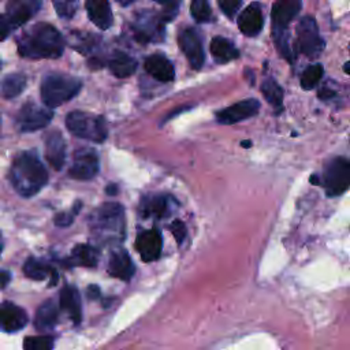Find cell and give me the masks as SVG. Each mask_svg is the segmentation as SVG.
<instances>
[{"instance_id": "6da1fadb", "label": "cell", "mask_w": 350, "mask_h": 350, "mask_svg": "<svg viewBox=\"0 0 350 350\" xmlns=\"http://www.w3.org/2000/svg\"><path fill=\"white\" fill-rule=\"evenodd\" d=\"M64 38L52 25L40 22L18 40L21 56L29 59H56L63 53Z\"/></svg>"}, {"instance_id": "7a4b0ae2", "label": "cell", "mask_w": 350, "mask_h": 350, "mask_svg": "<svg viewBox=\"0 0 350 350\" xmlns=\"http://www.w3.org/2000/svg\"><path fill=\"white\" fill-rule=\"evenodd\" d=\"M10 179L18 194L31 197L46 185L48 172L34 152H23L14 160Z\"/></svg>"}, {"instance_id": "3957f363", "label": "cell", "mask_w": 350, "mask_h": 350, "mask_svg": "<svg viewBox=\"0 0 350 350\" xmlns=\"http://www.w3.org/2000/svg\"><path fill=\"white\" fill-rule=\"evenodd\" d=\"M93 238L103 245L119 243L124 238V213L116 202L103 204L92 216Z\"/></svg>"}, {"instance_id": "277c9868", "label": "cell", "mask_w": 350, "mask_h": 350, "mask_svg": "<svg viewBox=\"0 0 350 350\" xmlns=\"http://www.w3.org/2000/svg\"><path fill=\"white\" fill-rule=\"evenodd\" d=\"M81 90V81L66 74H48L41 82V98L48 108L59 107Z\"/></svg>"}, {"instance_id": "5b68a950", "label": "cell", "mask_w": 350, "mask_h": 350, "mask_svg": "<svg viewBox=\"0 0 350 350\" xmlns=\"http://www.w3.org/2000/svg\"><path fill=\"white\" fill-rule=\"evenodd\" d=\"M66 126L72 135L93 142H103L108 134L107 123L103 116L83 111L70 112L66 116Z\"/></svg>"}, {"instance_id": "8992f818", "label": "cell", "mask_w": 350, "mask_h": 350, "mask_svg": "<svg viewBox=\"0 0 350 350\" xmlns=\"http://www.w3.org/2000/svg\"><path fill=\"white\" fill-rule=\"evenodd\" d=\"M323 183L327 196L336 197L345 193L350 185V163L346 157H334L325 167L323 174Z\"/></svg>"}, {"instance_id": "52a82bcc", "label": "cell", "mask_w": 350, "mask_h": 350, "mask_svg": "<svg viewBox=\"0 0 350 350\" xmlns=\"http://www.w3.org/2000/svg\"><path fill=\"white\" fill-rule=\"evenodd\" d=\"M297 49L308 57H316L324 48V41L319 34L316 21L312 16H304L297 29Z\"/></svg>"}, {"instance_id": "ba28073f", "label": "cell", "mask_w": 350, "mask_h": 350, "mask_svg": "<svg viewBox=\"0 0 350 350\" xmlns=\"http://www.w3.org/2000/svg\"><path fill=\"white\" fill-rule=\"evenodd\" d=\"M164 19L149 11L139 12L133 23L134 37L139 42H156L164 38Z\"/></svg>"}, {"instance_id": "9c48e42d", "label": "cell", "mask_w": 350, "mask_h": 350, "mask_svg": "<svg viewBox=\"0 0 350 350\" xmlns=\"http://www.w3.org/2000/svg\"><path fill=\"white\" fill-rule=\"evenodd\" d=\"M52 116L53 112L51 108L41 107L34 103H27L21 108L16 116V123L21 131L30 133L48 126L52 120Z\"/></svg>"}, {"instance_id": "30bf717a", "label": "cell", "mask_w": 350, "mask_h": 350, "mask_svg": "<svg viewBox=\"0 0 350 350\" xmlns=\"http://www.w3.org/2000/svg\"><path fill=\"white\" fill-rule=\"evenodd\" d=\"M98 170L100 161L96 152L83 148L74 153V160L68 170V174L71 178L78 180H90L98 174Z\"/></svg>"}, {"instance_id": "8fae6325", "label": "cell", "mask_w": 350, "mask_h": 350, "mask_svg": "<svg viewBox=\"0 0 350 350\" xmlns=\"http://www.w3.org/2000/svg\"><path fill=\"white\" fill-rule=\"evenodd\" d=\"M179 46L194 70H200L205 60L202 42L193 29H183L178 36Z\"/></svg>"}, {"instance_id": "7c38bea8", "label": "cell", "mask_w": 350, "mask_h": 350, "mask_svg": "<svg viewBox=\"0 0 350 350\" xmlns=\"http://www.w3.org/2000/svg\"><path fill=\"white\" fill-rule=\"evenodd\" d=\"M260 109V103L256 98H246L235 103L216 113V120L221 124H234L241 120L254 116Z\"/></svg>"}, {"instance_id": "4fadbf2b", "label": "cell", "mask_w": 350, "mask_h": 350, "mask_svg": "<svg viewBox=\"0 0 350 350\" xmlns=\"http://www.w3.org/2000/svg\"><path fill=\"white\" fill-rule=\"evenodd\" d=\"M302 5L301 0H276L272 5V33L287 31L290 22L299 12Z\"/></svg>"}, {"instance_id": "5bb4252c", "label": "cell", "mask_w": 350, "mask_h": 350, "mask_svg": "<svg viewBox=\"0 0 350 350\" xmlns=\"http://www.w3.org/2000/svg\"><path fill=\"white\" fill-rule=\"evenodd\" d=\"M42 0H11L4 14L14 29L26 23L41 8Z\"/></svg>"}, {"instance_id": "9a60e30c", "label": "cell", "mask_w": 350, "mask_h": 350, "mask_svg": "<svg viewBox=\"0 0 350 350\" xmlns=\"http://www.w3.org/2000/svg\"><path fill=\"white\" fill-rule=\"evenodd\" d=\"M163 239L160 232L156 228L146 230L138 234L135 239V249L141 258L146 262L157 260L161 253Z\"/></svg>"}, {"instance_id": "2e32d148", "label": "cell", "mask_w": 350, "mask_h": 350, "mask_svg": "<svg viewBox=\"0 0 350 350\" xmlns=\"http://www.w3.org/2000/svg\"><path fill=\"white\" fill-rule=\"evenodd\" d=\"M27 324L26 312L11 302L0 304V328L5 332L21 331Z\"/></svg>"}, {"instance_id": "e0dca14e", "label": "cell", "mask_w": 350, "mask_h": 350, "mask_svg": "<svg viewBox=\"0 0 350 350\" xmlns=\"http://www.w3.org/2000/svg\"><path fill=\"white\" fill-rule=\"evenodd\" d=\"M262 26H264V16L257 3L246 7L238 18V27L247 37L257 36L261 31Z\"/></svg>"}, {"instance_id": "ac0fdd59", "label": "cell", "mask_w": 350, "mask_h": 350, "mask_svg": "<svg viewBox=\"0 0 350 350\" xmlns=\"http://www.w3.org/2000/svg\"><path fill=\"white\" fill-rule=\"evenodd\" d=\"M45 157L55 170H62L66 161V142L59 131H51L45 138Z\"/></svg>"}, {"instance_id": "d6986e66", "label": "cell", "mask_w": 350, "mask_h": 350, "mask_svg": "<svg viewBox=\"0 0 350 350\" xmlns=\"http://www.w3.org/2000/svg\"><path fill=\"white\" fill-rule=\"evenodd\" d=\"M144 67L150 77H153L160 82H171L175 77V70L172 63L164 55H160V53L148 56L145 59Z\"/></svg>"}, {"instance_id": "ffe728a7", "label": "cell", "mask_w": 350, "mask_h": 350, "mask_svg": "<svg viewBox=\"0 0 350 350\" xmlns=\"http://www.w3.org/2000/svg\"><path fill=\"white\" fill-rule=\"evenodd\" d=\"M108 273L116 279L129 280L134 275V264L124 249H118L111 254Z\"/></svg>"}, {"instance_id": "44dd1931", "label": "cell", "mask_w": 350, "mask_h": 350, "mask_svg": "<svg viewBox=\"0 0 350 350\" xmlns=\"http://www.w3.org/2000/svg\"><path fill=\"white\" fill-rule=\"evenodd\" d=\"M86 11L89 19L101 30L112 26L113 16L108 0H86Z\"/></svg>"}, {"instance_id": "7402d4cb", "label": "cell", "mask_w": 350, "mask_h": 350, "mask_svg": "<svg viewBox=\"0 0 350 350\" xmlns=\"http://www.w3.org/2000/svg\"><path fill=\"white\" fill-rule=\"evenodd\" d=\"M59 305L60 309L67 312L70 319L78 324L82 319V305H81V297L78 290L74 286H64L60 291V298H59Z\"/></svg>"}, {"instance_id": "603a6c76", "label": "cell", "mask_w": 350, "mask_h": 350, "mask_svg": "<svg viewBox=\"0 0 350 350\" xmlns=\"http://www.w3.org/2000/svg\"><path fill=\"white\" fill-rule=\"evenodd\" d=\"M59 316V309L56 304L51 299L41 304L36 312L34 325L40 331H49L55 327Z\"/></svg>"}, {"instance_id": "cb8c5ba5", "label": "cell", "mask_w": 350, "mask_h": 350, "mask_svg": "<svg viewBox=\"0 0 350 350\" xmlns=\"http://www.w3.org/2000/svg\"><path fill=\"white\" fill-rule=\"evenodd\" d=\"M211 53L217 63H228L239 56L235 45L223 37H215L211 41Z\"/></svg>"}, {"instance_id": "d4e9b609", "label": "cell", "mask_w": 350, "mask_h": 350, "mask_svg": "<svg viewBox=\"0 0 350 350\" xmlns=\"http://www.w3.org/2000/svg\"><path fill=\"white\" fill-rule=\"evenodd\" d=\"M108 67L115 77L127 78L135 71L137 62L123 52H115L108 62Z\"/></svg>"}, {"instance_id": "484cf974", "label": "cell", "mask_w": 350, "mask_h": 350, "mask_svg": "<svg viewBox=\"0 0 350 350\" xmlns=\"http://www.w3.org/2000/svg\"><path fill=\"white\" fill-rule=\"evenodd\" d=\"M71 262L82 267H96L98 261V250L90 245H77L71 252Z\"/></svg>"}, {"instance_id": "4316f807", "label": "cell", "mask_w": 350, "mask_h": 350, "mask_svg": "<svg viewBox=\"0 0 350 350\" xmlns=\"http://www.w3.org/2000/svg\"><path fill=\"white\" fill-rule=\"evenodd\" d=\"M26 86V77L21 72H14L7 75L1 82V94L5 98L16 97L23 92Z\"/></svg>"}, {"instance_id": "83f0119b", "label": "cell", "mask_w": 350, "mask_h": 350, "mask_svg": "<svg viewBox=\"0 0 350 350\" xmlns=\"http://www.w3.org/2000/svg\"><path fill=\"white\" fill-rule=\"evenodd\" d=\"M261 93L264 94L265 100L272 107L279 108V109L282 108V105H283V90L275 79L267 78L261 85Z\"/></svg>"}, {"instance_id": "f1b7e54d", "label": "cell", "mask_w": 350, "mask_h": 350, "mask_svg": "<svg viewBox=\"0 0 350 350\" xmlns=\"http://www.w3.org/2000/svg\"><path fill=\"white\" fill-rule=\"evenodd\" d=\"M23 272L27 278H30L33 280H44L45 278L49 276L51 268L46 264H44L42 261L31 257V258L26 260V262L23 265Z\"/></svg>"}, {"instance_id": "f546056e", "label": "cell", "mask_w": 350, "mask_h": 350, "mask_svg": "<svg viewBox=\"0 0 350 350\" xmlns=\"http://www.w3.org/2000/svg\"><path fill=\"white\" fill-rule=\"evenodd\" d=\"M323 66L316 63V64H310L309 67H306L301 75V86L305 90H310L313 88H316V85L320 82L321 77H323Z\"/></svg>"}, {"instance_id": "4dcf8cb0", "label": "cell", "mask_w": 350, "mask_h": 350, "mask_svg": "<svg viewBox=\"0 0 350 350\" xmlns=\"http://www.w3.org/2000/svg\"><path fill=\"white\" fill-rule=\"evenodd\" d=\"M168 200L164 196L152 197L149 201L144 202V215H153L156 217H163L168 212Z\"/></svg>"}, {"instance_id": "1f68e13d", "label": "cell", "mask_w": 350, "mask_h": 350, "mask_svg": "<svg viewBox=\"0 0 350 350\" xmlns=\"http://www.w3.org/2000/svg\"><path fill=\"white\" fill-rule=\"evenodd\" d=\"M190 12H191V16L200 23L211 21L212 10L209 5V0H191Z\"/></svg>"}, {"instance_id": "d6a6232c", "label": "cell", "mask_w": 350, "mask_h": 350, "mask_svg": "<svg viewBox=\"0 0 350 350\" xmlns=\"http://www.w3.org/2000/svg\"><path fill=\"white\" fill-rule=\"evenodd\" d=\"M53 338L49 335L29 336L23 342V350H52Z\"/></svg>"}, {"instance_id": "836d02e7", "label": "cell", "mask_w": 350, "mask_h": 350, "mask_svg": "<svg viewBox=\"0 0 350 350\" xmlns=\"http://www.w3.org/2000/svg\"><path fill=\"white\" fill-rule=\"evenodd\" d=\"M53 7L60 18L70 19L78 8V0H52Z\"/></svg>"}, {"instance_id": "e575fe53", "label": "cell", "mask_w": 350, "mask_h": 350, "mask_svg": "<svg viewBox=\"0 0 350 350\" xmlns=\"http://www.w3.org/2000/svg\"><path fill=\"white\" fill-rule=\"evenodd\" d=\"M156 3H159L161 7H163V19L167 22L170 19H172L176 14H178V10H179V5L182 3V0H154Z\"/></svg>"}, {"instance_id": "d590c367", "label": "cell", "mask_w": 350, "mask_h": 350, "mask_svg": "<svg viewBox=\"0 0 350 350\" xmlns=\"http://www.w3.org/2000/svg\"><path fill=\"white\" fill-rule=\"evenodd\" d=\"M71 45L78 49L79 52H89L93 46V37L92 36H85V34H79V33H74L72 34V41Z\"/></svg>"}, {"instance_id": "8d00e7d4", "label": "cell", "mask_w": 350, "mask_h": 350, "mask_svg": "<svg viewBox=\"0 0 350 350\" xmlns=\"http://www.w3.org/2000/svg\"><path fill=\"white\" fill-rule=\"evenodd\" d=\"M241 4H242V0H219L220 10L230 19L235 16V14L238 12Z\"/></svg>"}, {"instance_id": "74e56055", "label": "cell", "mask_w": 350, "mask_h": 350, "mask_svg": "<svg viewBox=\"0 0 350 350\" xmlns=\"http://www.w3.org/2000/svg\"><path fill=\"white\" fill-rule=\"evenodd\" d=\"M170 230H171L172 235L175 237L176 242H178V243H182L183 238L186 237V227H185V224H183L180 220H175V221H172V224L170 226Z\"/></svg>"}, {"instance_id": "f35d334b", "label": "cell", "mask_w": 350, "mask_h": 350, "mask_svg": "<svg viewBox=\"0 0 350 350\" xmlns=\"http://www.w3.org/2000/svg\"><path fill=\"white\" fill-rule=\"evenodd\" d=\"M12 30H14V27L10 23V21L7 19V16L5 15H0V41L7 38Z\"/></svg>"}, {"instance_id": "ab89813d", "label": "cell", "mask_w": 350, "mask_h": 350, "mask_svg": "<svg viewBox=\"0 0 350 350\" xmlns=\"http://www.w3.org/2000/svg\"><path fill=\"white\" fill-rule=\"evenodd\" d=\"M72 220H74V213H70V212H62L55 217V223L59 227H67L72 223Z\"/></svg>"}, {"instance_id": "60d3db41", "label": "cell", "mask_w": 350, "mask_h": 350, "mask_svg": "<svg viewBox=\"0 0 350 350\" xmlns=\"http://www.w3.org/2000/svg\"><path fill=\"white\" fill-rule=\"evenodd\" d=\"M334 94H335V93H334V90L328 89L327 86L321 88V89H320V92H319V97H320L321 100H327V98H331Z\"/></svg>"}, {"instance_id": "b9f144b4", "label": "cell", "mask_w": 350, "mask_h": 350, "mask_svg": "<svg viewBox=\"0 0 350 350\" xmlns=\"http://www.w3.org/2000/svg\"><path fill=\"white\" fill-rule=\"evenodd\" d=\"M88 295H89V298H92V299L98 298V295H100V288H98L97 286H94V284L89 286V287H88Z\"/></svg>"}, {"instance_id": "7bdbcfd3", "label": "cell", "mask_w": 350, "mask_h": 350, "mask_svg": "<svg viewBox=\"0 0 350 350\" xmlns=\"http://www.w3.org/2000/svg\"><path fill=\"white\" fill-rule=\"evenodd\" d=\"M8 280H10V273L0 269V288H3L8 283Z\"/></svg>"}, {"instance_id": "ee69618b", "label": "cell", "mask_w": 350, "mask_h": 350, "mask_svg": "<svg viewBox=\"0 0 350 350\" xmlns=\"http://www.w3.org/2000/svg\"><path fill=\"white\" fill-rule=\"evenodd\" d=\"M107 190H108V191H107L108 194H116V190H118V187H116L115 185H112L111 187L108 186V187H107Z\"/></svg>"}, {"instance_id": "f6af8a7d", "label": "cell", "mask_w": 350, "mask_h": 350, "mask_svg": "<svg viewBox=\"0 0 350 350\" xmlns=\"http://www.w3.org/2000/svg\"><path fill=\"white\" fill-rule=\"evenodd\" d=\"M119 4H122V5H129V4H131L134 0H116Z\"/></svg>"}]
</instances>
